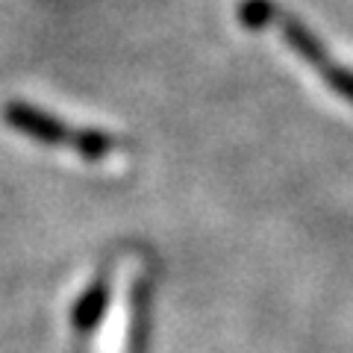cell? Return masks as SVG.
<instances>
[{
    "mask_svg": "<svg viewBox=\"0 0 353 353\" xmlns=\"http://www.w3.org/2000/svg\"><path fill=\"white\" fill-rule=\"evenodd\" d=\"M277 24H280V32L285 36L289 48L297 53V57L306 59L309 65H312V68L321 74L324 80L333 85L341 97L353 101V71H347V68H341V65H336V62L321 50V44H318V41L309 36V32H306L301 24H297V21H292L289 15H280V18H277Z\"/></svg>",
    "mask_w": 353,
    "mask_h": 353,
    "instance_id": "6da1fadb",
    "label": "cell"
}]
</instances>
